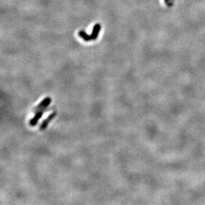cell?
<instances>
[{
	"mask_svg": "<svg viewBox=\"0 0 205 205\" xmlns=\"http://www.w3.org/2000/svg\"><path fill=\"white\" fill-rule=\"evenodd\" d=\"M165 4H166L167 6L171 7L172 6V4H173V1L172 0H164Z\"/></svg>",
	"mask_w": 205,
	"mask_h": 205,
	"instance_id": "obj_5",
	"label": "cell"
},
{
	"mask_svg": "<svg viewBox=\"0 0 205 205\" xmlns=\"http://www.w3.org/2000/svg\"><path fill=\"white\" fill-rule=\"evenodd\" d=\"M50 102H51V98L50 97L45 98L43 101H41V102L39 103V104L37 106H36V108L35 109V112H36L38 111H45V109L49 106Z\"/></svg>",
	"mask_w": 205,
	"mask_h": 205,
	"instance_id": "obj_2",
	"label": "cell"
},
{
	"mask_svg": "<svg viewBox=\"0 0 205 205\" xmlns=\"http://www.w3.org/2000/svg\"><path fill=\"white\" fill-rule=\"evenodd\" d=\"M56 114H57V113H56L55 112H53V113L50 114L49 116L47 117V118L43 122H42V123H41V125H40V128H39V129H40V130L43 131L44 130H45L47 126H48L49 123L50 122H51V120H53V119H54V117H55Z\"/></svg>",
	"mask_w": 205,
	"mask_h": 205,
	"instance_id": "obj_3",
	"label": "cell"
},
{
	"mask_svg": "<svg viewBox=\"0 0 205 205\" xmlns=\"http://www.w3.org/2000/svg\"><path fill=\"white\" fill-rule=\"evenodd\" d=\"M45 111H38L35 112V116L33 117L32 119H31L30 122H29V124L31 126H35L36 125V123H38L39 120H40L41 117L43 116V114H44Z\"/></svg>",
	"mask_w": 205,
	"mask_h": 205,
	"instance_id": "obj_4",
	"label": "cell"
},
{
	"mask_svg": "<svg viewBox=\"0 0 205 205\" xmlns=\"http://www.w3.org/2000/svg\"><path fill=\"white\" fill-rule=\"evenodd\" d=\"M101 26L99 23H97L96 25H94V27L93 28V31H92V33L91 35H88L87 33L84 31H80L78 33V35L80 36L81 38H82L84 40L86 41H89L92 40H94V39H96L98 37V33L100 32Z\"/></svg>",
	"mask_w": 205,
	"mask_h": 205,
	"instance_id": "obj_1",
	"label": "cell"
}]
</instances>
